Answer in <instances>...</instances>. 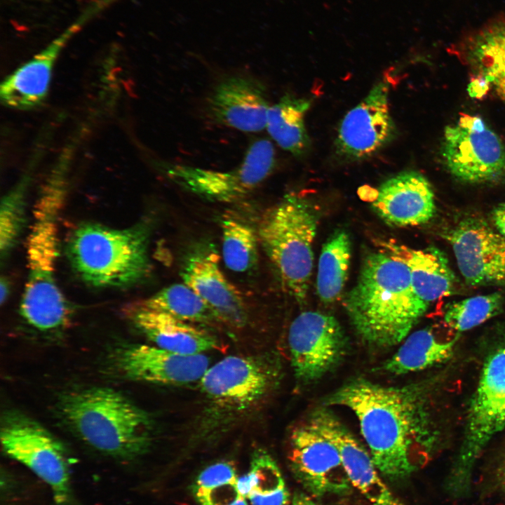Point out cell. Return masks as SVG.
<instances>
[{
    "label": "cell",
    "mask_w": 505,
    "mask_h": 505,
    "mask_svg": "<svg viewBox=\"0 0 505 505\" xmlns=\"http://www.w3.org/2000/svg\"><path fill=\"white\" fill-rule=\"evenodd\" d=\"M326 403L354 413L376 467L391 480L408 476L432 456L438 433L420 385L386 386L356 379Z\"/></svg>",
    "instance_id": "cell-1"
},
{
    "label": "cell",
    "mask_w": 505,
    "mask_h": 505,
    "mask_svg": "<svg viewBox=\"0 0 505 505\" xmlns=\"http://www.w3.org/2000/svg\"><path fill=\"white\" fill-rule=\"evenodd\" d=\"M344 307L364 342L389 347L408 335L429 305L415 292L408 267L383 250L365 257Z\"/></svg>",
    "instance_id": "cell-2"
},
{
    "label": "cell",
    "mask_w": 505,
    "mask_h": 505,
    "mask_svg": "<svg viewBox=\"0 0 505 505\" xmlns=\"http://www.w3.org/2000/svg\"><path fill=\"white\" fill-rule=\"evenodd\" d=\"M66 167L56 166L43 184L33 211L27 242V279L20 313L33 328L55 332L67 327L69 310L55 277L58 219L66 194Z\"/></svg>",
    "instance_id": "cell-3"
},
{
    "label": "cell",
    "mask_w": 505,
    "mask_h": 505,
    "mask_svg": "<svg viewBox=\"0 0 505 505\" xmlns=\"http://www.w3.org/2000/svg\"><path fill=\"white\" fill-rule=\"evenodd\" d=\"M58 412L68 428L92 448L119 460H133L152 443L153 422L122 393L104 387L62 395Z\"/></svg>",
    "instance_id": "cell-4"
},
{
    "label": "cell",
    "mask_w": 505,
    "mask_h": 505,
    "mask_svg": "<svg viewBox=\"0 0 505 505\" xmlns=\"http://www.w3.org/2000/svg\"><path fill=\"white\" fill-rule=\"evenodd\" d=\"M151 230L147 220L122 229L85 222L68 239V260L79 276L90 285H135L151 271Z\"/></svg>",
    "instance_id": "cell-5"
},
{
    "label": "cell",
    "mask_w": 505,
    "mask_h": 505,
    "mask_svg": "<svg viewBox=\"0 0 505 505\" xmlns=\"http://www.w3.org/2000/svg\"><path fill=\"white\" fill-rule=\"evenodd\" d=\"M278 377L275 361L264 356L232 355L210 366L198 382L205 402L201 431H220L252 412Z\"/></svg>",
    "instance_id": "cell-6"
},
{
    "label": "cell",
    "mask_w": 505,
    "mask_h": 505,
    "mask_svg": "<svg viewBox=\"0 0 505 505\" xmlns=\"http://www.w3.org/2000/svg\"><path fill=\"white\" fill-rule=\"evenodd\" d=\"M317 226L312 204L303 196L290 194L264 212L257 230L283 286L299 303L309 290Z\"/></svg>",
    "instance_id": "cell-7"
},
{
    "label": "cell",
    "mask_w": 505,
    "mask_h": 505,
    "mask_svg": "<svg viewBox=\"0 0 505 505\" xmlns=\"http://www.w3.org/2000/svg\"><path fill=\"white\" fill-rule=\"evenodd\" d=\"M460 451L447 481L454 496L470 488L474 464L491 438L505 426V346L485 360L471 400Z\"/></svg>",
    "instance_id": "cell-8"
},
{
    "label": "cell",
    "mask_w": 505,
    "mask_h": 505,
    "mask_svg": "<svg viewBox=\"0 0 505 505\" xmlns=\"http://www.w3.org/2000/svg\"><path fill=\"white\" fill-rule=\"evenodd\" d=\"M0 438L9 457L29 468L49 486L56 505L73 504L69 457L58 439L37 422L14 410L3 415Z\"/></svg>",
    "instance_id": "cell-9"
},
{
    "label": "cell",
    "mask_w": 505,
    "mask_h": 505,
    "mask_svg": "<svg viewBox=\"0 0 505 505\" xmlns=\"http://www.w3.org/2000/svg\"><path fill=\"white\" fill-rule=\"evenodd\" d=\"M440 154L447 171L462 182L489 184L505 179V145L478 115L462 113L445 128Z\"/></svg>",
    "instance_id": "cell-10"
},
{
    "label": "cell",
    "mask_w": 505,
    "mask_h": 505,
    "mask_svg": "<svg viewBox=\"0 0 505 505\" xmlns=\"http://www.w3.org/2000/svg\"><path fill=\"white\" fill-rule=\"evenodd\" d=\"M276 163L273 144L259 139L248 147L242 162L227 171L162 163L160 168L175 184L209 201L231 203L257 189L271 174Z\"/></svg>",
    "instance_id": "cell-11"
},
{
    "label": "cell",
    "mask_w": 505,
    "mask_h": 505,
    "mask_svg": "<svg viewBox=\"0 0 505 505\" xmlns=\"http://www.w3.org/2000/svg\"><path fill=\"white\" fill-rule=\"evenodd\" d=\"M346 337L337 320L318 311H304L292 322L288 332L291 365L302 384L316 381L344 358Z\"/></svg>",
    "instance_id": "cell-12"
},
{
    "label": "cell",
    "mask_w": 505,
    "mask_h": 505,
    "mask_svg": "<svg viewBox=\"0 0 505 505\" xmlns=\"http://www.w3.org/2000/svg\"><path fill=\"white\" fill-rule=\"evenodd\" d=\"M467 284L505 287V238L483 218L465 216L444 229Z\"/></svg>",
    "instance_id": "cell-13"
},
{
    "label": "cell",
    "mask_w": 505,
    "mask_h": 505,
    "mask_svg": "<svg viewBox=\"0 0 505 505\" xmlns=\"http://www.w3.org/2000/svg\"><path fill=\"white\" fill-rule=\"evenodd\" d=\"M288 459L293 475L312 497L351 490L338 450L309 417L292 431Z\"/></svg>",
    "instance_id": "cell-14"
},
{
    "label": "cell",
    "mask_w": 505,
    "mask_h": 505,
    "mask_svg": "<svg viewBox=\"0 0 505 505\" xmlns=\"http://www.w3.org/2000/svg\"><path fill=\"white\" fill-rule=\"evenodd\" d=\"M390 83L381 81L342 120L335 140V152L346 161L365 160L393 140L396 126L389 105Z\"/></svg>",
    "instance_id": "cell-15"
},
{
    "label": "cell",
    "mask_w": 505,
    "mask_h": 505,
    "mask_svg": "<svg viewBox=\"0 0 505 505\" xmlns=\"http://www.w3.org/2000/svg\"><path fill=\"white\" fill-rule=\"evenodd\" d=\"M214 245L196 244L185 255L180 276L208 306L219 321L234 328L246 324L248 314L241 293L224 276Z\"/></svg>",
    "instance_id": "cell-16"
},
{
    "label": "cell",
    "mask_w": 505,
    "mask_h": 505,
    "mask_svg": "<svg viewBox=\"0 0 505 505\" xmlns=\"http://www.w3.org/2000/svg\"><path fill=\"white\" fill-rule=\"evenodd\" d=\"M116 370L130 379L165 385L199 382L210 367L205 355H183L155 345L133 344L114 352Z\"/></svg>",
    "instance_id": "cell-17"
},
{
    "label": "cell",
    "mask_w": 505,
    "mask_h": 505,
    "mask_svg": "<svg viewBox=\"0 0 505 505\" xmlns=\"http://www.w3.org/2000/svg\"><path fill=\"white\" fill-rule=\"evenodd\" d=\"M93 18V11L84 9L42 50L7 76L0 87L2 102L8 107L20 110L40 105L47 95L53 67L61 51Z\"/></svg>",
    "instance_id": "cell-18"
},
{
    "label": "cell",
    "mask_w": 505,
    "mask_h": 505,
    "mask_svg": "<svg viewBox=\"0 0 505 505\" xmlns=\"http://www.w3.org/2000/svg\"><path fill=\"white\" fill-rule=\"evenodd\" d=\"M309 417L338 450L352 486L372 505H401L382 480L371 454L330 411L320 408Z\"/></svg>",
    "instance_id": "cell-19"
},
{
    "label": "cell",
    "mask_w": 505,
    "mask_h": 505,
    "mask_svg": "<svg viewBox=\"0 0 505 505\" xmlns=\"http://www.w3.org/2000/svg\"><path fill=\"white\" fill-rule=\"evenodd\" d=\"M269 107L263 84L242 75L220 81L207 101L208 112L214 121L245 133L266 128Z\"/></svg>",
    "instance_id": "cell-20"
},
{
    "label": "cell",
    "mask_w": 505,
    "mask_h": 505,
    "mask_svg": "<svg viewBox=\"0 0 505 505\" xmlns=\"http://www.w3.org/2000/svg\"><path fill=\"white\" fill-rule=\"evenodd\" d=\"M372 206L386 223L396 227L425 224L436 210L431 183L415 170L401 172L384 181Z\"/></svg>",
    "instance_id": "cell-21"
},
{
    "label": "cell",
    "mask_w": 505,
    "mask_h": 505,
    "mask_svg": "<svg viewBox=\"0 0 505 505\" xmlns=\"http://www.w3.org/2000/svg\"><path fill=\"white\" fill-rule=\"evenodd\" d=\"M128 318L155 346L183 355L220 350L222 344L213 334L192 323L138 303L128 309Z\"/></svg>",
    "instance_id": "cell-22"
},
{
    "label": "cell",
    "mask_w": 505,
    "mask_h": 505,
    "mask_svg": "<svg viewBox=\"0 0 505 505\" xmlns=\"http://www.w3.org/2000/svg\"><path fill=\"white\" fill-rule=\"evenodd\" d=\"M384 250L408 268L415 292L425 303L454 293L457 278L446 255L438 248L412 249L392 241L382 242Z\"/></svg>",
    "instance_id": "cell-23"
},
{
    "label": "cell",
    "mask_w": 505,
    "mask_h": 505,
    "mask_svg": "<svg viewBox=\"0 0 505 505\" xmlns=\"http://www.w3.org/2000/svg\"><path fill=\"white\" fill-rule=\"evenodd\" d=\"M456 51L505 104V17L494 18L467 34Z\"/></svg>",
    "instance_id": "cell-24"
},
{
    "label": "cell",
    "mask_w": 505,
    "mask_h": 505,
    "mask_svg": "<svg viewBox=\"0 0 505 505\" xmlns=\"http://www.w3.org/2000/svg\"><path fill=\"white\" fill-rule=\"evenodd\" d=\"M459 333L444 321L418 330L405 339L383 370L399 375L443 363L451 357Z\"/></svg>",
    "instance_id": "cell-25"
},
{
    "label": "cell",
    "mask_w": 505,
    "mask_h": 505,
    "mask_svg": "<svg viewBox=\"0 0 505 505\" xmlns=\"http://www.w3.org/2000/svg\"><path fill=\"white\" fill-rule=\"evenodd\" d=\"M310 105L308 99L285 95L268 110V133L279 147L295 156H302L309 149L304 115Z\"/></svg>",
    "instance_id": "cell-26"
},
{
    "label": "cell",
    "mask_w": 505,
    "mask_h": 505,
    "mask_svg": "<svg viewBox=\"0 0 505 505\" xmlns=\"http://www.w3.org/2000/svg\"><path fill=\"white\" fill-rule=\"evenodd\" d=\"M240 493L250 505H288L290 495L280 468L263 450H255L247 473L238 478Z\"/></svg>",
    "instance_id": "cell-27"
},
{
    "label": "cell",
    "mask_w": 505,
    "mask_h": 505,
    "mask_svg": "<svg viewBox=\"0 0 505 505\" xmlns=\"http://www.w3.org/2000/svg\"><path fill=\"white\" fill-rule=\"evenodd\" d=\"M351 244L344 230H337L323 244L318 261L317 293L324 303H331L341 295L347 279Z\"/></svg>",
    "instance_id": "cell-28"
},
{
    "label": "cell",
    "mask_w": 505,
    "mask_h": 505,
    "mask_svg": "<svg viewBox=\"0 0 505 505\" xmlns=\"http://www.w3.org/2000/svg\"><path fill=\"white\" fill-rule=\"evenodd\" d=\"M220 224L222 253L226 267L238 273L252 269L258 259L257 231L231 215H224Z\"/></svg>",
    "instance_id": "cell-29"
},
{
    "label": "cell",
    "mask_w": 505,
    "mask_h": 505,
    "mask_svg": "<svg viewBox=\"0 0 505 505\" xmlns=\"http://www.w3.org/2000/svg\"><path fill=\"white\" fill-rule=\"evenodd\" d=\"M238 478L230 462H216L198 474L192 494L198 505H248L238 490Z\"/></svg>",
    "instance_id": "cell-30"
},
{
    "label": "cell",
    "mask_w": 505,
    "mask_h": 505,
    "mask_svg": "<svg viewBox=\"0 0 505 505\" xmlns=\"http://www.w3.org/2000/svg\"><path fill=\"white\" fill-rule=\"evenodd\" d=\"M138 304L192 323L218 321L205 302L184 283L167 286Z\"/></svg>",
    "instance_id": "cell-31"
},
{
    "label": "cell",
    "mask_w": 505,
    "mask_h": 505,
    "mask_svg": "<svg viewBox=\"0 0 505 505\" xmlns=\"http://www.w3.org/2000/svg\"><path fill=\"white\" fill-rule=\"evenodd\" d=\"M504 302L499 292L454 301L445 307L444 322L459 332L466 331L499 314Z\"/></svg>",
    "instance_id": "cell-32"
},
{
    "label": "cell",
    "mask_w": 505,
    "mask_h": 505,
    "mask_svg": "<svg viewBox=\"0 0 505 505\" xmlns=\"http://www.w3.org/2000/svg\"><path fill=\"white\" fill-rule=\"evenodd\" d=\"M29 177L22 179L2 198L0 210V252L6 257L18 240L25 222V194Z\"/></svg>",
    "instance_id": "cell-33"
},
{
    "label": "cell",
    "mask_w": 505,
    "mask_h": 505,
    "mask_svg": "<svg viewBox=\"0 0 505 505\" xmlns=\"http://www.w3.org/2000/svg\"><path fill=\"white\" fill-rule=\"evenodd\" d=\"M466 90L471 97L480 100L483 98L491 89L485 77L479 74H474L471 79Z\"/></svg>",
    "instance_id": "cell-34"
},
{
    "label": "cell",
    "mask_w": 505,
    "mask_h": 505,
    "mask_svg": "<svg viewBox=\"0 0 505 505\" xmlns=\"http://www.w3.org/2000/svg\"><path fill=\"white\" fill-rule=\"evenodd\" d=\"M491 220L497 232L505 238V202L496 205L491 211Z\"/></svg>",
    "instance_id": "cell-35"
},
{
    "label": "cell",
    "mask_w": 505,
    "mask_h": 505,
    "mask_svg": "<svg viewBox=\"0 0 505 505\" xmlns=\"http://www.w3.org/2000/svg\"><path fill=\"white\" fill-rule=\"evenodd\" d=\"M291 505H318L309 495L297 491L292 496Z\"/></svg>",
    "instance_id": "cell-36"
},
{
    "label": "cell",
    "mask_w": 505,
    "mask_h": 505,
    "mask_svg": "<svg viewBox=\"0 0 505 505\" xmlns=\"http://www.w3.org/2000/svg\"><path fill=\"white\" fill-rule=\"evenodd\" d=\"M0 292H1V303L3 304L6 301V297L9 292L8 285L6 280L1 278L0 283Z\"/></svg>",
    "instance_id": "cell-37"
},
{
    "label": "cell",
    "mask_w": 505,
    "mask_h": 505,
    "mask_svg": "<svg viewBox=\"0 0 505 505\" xmlns=\"http://www.w3.org/2000/svg\"><path fill=\"white\" fill-rule=\"evenodd\" d=\"M498 477L501 486L505 490V457L499 466Z\"/></svg>",
    "instance_id": "cell-38"
}]
</instances>
